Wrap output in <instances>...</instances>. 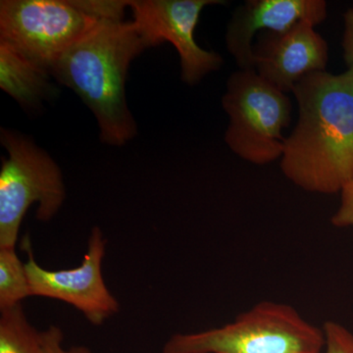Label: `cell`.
<instances>
[{
    "instance_id": "1",
    "label": "cell",
    "mask_w": 353,
    "mask_h": 353,
    "mask_svg": "<svg viewBox=\"0 0 353 353\" xmlns=\"http://www.w3.org/2000/svg\"><path fill=\"white\" fill-rule=\"evenodd\" d=\"M292 94L299 120L285 138L283 174L305 192H341L353 181V69L310 74Z\"/></svg>"
},
{
    "instance_id": "2",
    "label": "cell",
    "mask_w": 353,
    "mask_h": 353,
    "mask_svg": "<svg viewBox=\"0 0 353 353\" xmlns=\"http://www.w3.org/2000/svg\"><path fill=\"white\" fill-rule=\"evenodd\" d=\"M148 48L132 21L105 20L51 67V76L94 114L105 145H126L138 134L127 103L126 80L132 60Z\"/></svg>"
},
{
    "instance_id": "3",
    "label": "cell",
    "mask_w": 353,
    "mask_h": 353,
    "mask_svg": "<svg viewBox=\"0 0 353 353\" xmlns=\"http://www.w3.org/2000/svg\"><path fill=\"white\" fill-rule=\"evenodd\" d=\"M127 8L129 0H2L0 41L50 72L73 44Z\"/></svg>"
},
{
    "instance_id": "4",
    "label": "cell",
    "mask_w": 353,
    "mask_h": 353,
    "mask_svg": "<svg viewBox=\"0 0 353 353\" xmlns=\"http://www.w3.org/2000/svg\"><path fill=\"white\" fill-rule=\"evenodd\" d=\"M323 350V328L306 321L289 304L265 301L219 328L174 334L162 353H322Z\"/></svg>"
},
{
    "instance_id": "5",
    "label": "cell",
    "mask_w": 353,
    "mask_h": 353,
    "mask_svg": "<svg viewBox=\"0 0 353 353\" xmlns=\"http://www.w3.org/2000/svg\"><path fill=\"white\" fill-rule=\"evenodd\" d=\"M8 152L0 169V248H15L28 209L38 202L37 218L48 222L66 199L63 176L57 162L31 138L1 129Z\"/></svg>"
},
{
    "instance_id": "6",
    "label": "cell",
    "mask_w": 353,
    "mask_h": 353,
    "mask_svg": "<svg viewBox=\"0 0 353 353\" xmlns=\"http://www.w3.org/2000/svg\"><path fill=\"white\" fill-rule=\"evenodd\" d=\"M222 106L229 116L225 141L234 154L259 166L281 159L285 143L283 132L292 121L287 94L254 69H240L228 79Z\"/></svg>"
},
{
    "instance_id": "7",
    "label": "cell",
    "mask_w": 353,
    "mask_h": 353,
    "mask_svg": "<svg viewBox=\"0 0 353 353\" xmlns=\"http://www.w3.org/2000/svg\"><path fill=\"white\" fill-rule=\"evenodd\" d=\"M224 3L223 0H129V8L148 48L165 41L173 44L180 57L181 78L194 85L222 66L219 53L197 44L194 30L206 6Z\"/></svg>"
},
{
    "instance_id": "8",
    "label": "cell",
    "mask_w": 353,
    "mask_h": 353,
    "mask_svg": "<svg viewBox=\"0 0 353 353\" xmlns=\"http://www.w3.org/2000/svg\"><path fill=\"white\" fill-rule=\"evenodd\" d=\"M23 243L29 255L25 269L32 296L48 297L71 304L95 326H99L119 311L117 299L109 292L102 277L106 241L101 228H92L82 264L68 270L48 271L41 268L32 256L28 234Z\"/></svg>"
},
{
    "instance_id": "9",
    "label": "cell",
    "mask_w": 353,
    "mask_h": 353,
    "mask_svg": "<svg viewBox=\"0 0 353 353\" xmlns=\"http://www.w3.org/2000/svg\"><path fill=\"white\" fill-rule=\"evenodd\" d=\"M328 61V43L308 21L285 32H260L253 43V69L285 94L304 77L326 71Z\"/></svg>"
},
{
    "instance_id": "10",
    "label": "cell",
    "mask_w": 353,
    "mask_h": 353,
    "mask_svg": "<svg viewBox=\"0 0 353 353\" xmlns=\"http://www.w3.org/2000/svg\"><path fill=\"white\" fill-rule=\"evenodd\" d=\"M327 16L324 0H246L227 26V50L240 69H253V39L260 32L288 31L303 21L317 26Z\"/></svg>"
},
{
    "instance_id": "11",
    "label": "cell",
    "mask_w": 353,
    "mask_h": 353,
    "mask_svg": "<svg viewBox=\"0 0 353 353\" xmlns=\"http://www.w3.org/2000/svg\"><path fill=\"white\" fill-rule=\"evenodd\" d=\"M50 72L0 41V88L26 110H37L58 95Z\"/></svg>"
},
{
    "instance_id": "12",
    "label": "cell",
    "mask_w": 353,
    "mask_h": 353,
    "mask_svg": "<svg viewBox=\"0 0 353 353\" xmlns=\"http://www.w3.org/2000/svg\"><path fill=\"white\" fill-rule=\"evenodd\" d=\"M0 313V353H43L41 332L30 324L22 304Z\"/></svg>"
},
{
    "instance_id": "13",
    "label": "cell",
    "mask_w": 353,
    "mask_h": 353,
    "mask_svg": "<svg viewBox=\"0 0 353 353\" xmlns=\"http://www.w3.org/2000/svg\"><path fill=\"white\" fill-rule=\"evenodd\" d=\"M32 296L25 264L15 248H0V311L20 304Z\"/></svg>"
},
{
    "instance_id": "14",
    "label": "cell",
    "mask_w": 353,
    "mask_h": 353,
    "mask_svg": "<svg viewBox=\"0 0 353 353\" xmlns=\"http://www.w3.org/2000/svg\"><path fill=\"white\" fill-rule=\"evenodd\" d=\"M325 353H353V334L343 325L327 321L323 325Z\"/></svg>"
},
{
    "instance_id": "15",
    "label": "cell",
    "mask_w": 353,
    "mask_h": 353,
    "mask_svg": "<svg viewBox=\"0 0 353 353\" xmlns=\"http://www.w3.org/2000/svg\"><path fill=\"white\" fill-rule=\"evenodd\" d=\"M63 333L59 327L50 326L44 332H41V347L43 353H92L88 347H74L64 350Z\"/></svg>"
},
{
    "instance_id": "16",
    "label": "cell",
    "mask_w": 353,
    "mask_h": 353,
    "mask_svg": "<svg viewBox=\"0 0 353 353\" xmlns=\"http://www.w3.org/2000/svg\"><path fill=\"white\" fill-rule=\"evenodd\" d=\"M341 194L340 208L332 217V224L338 228L353 227V181Z\"/></svg>"
},
{
    "instance_id": "17",
    "label": "cell",
    "mask_w": 353,
    "mask_h": 353,
    "mask_svg": "<svg viewBox=\"0 0 353 353\" xmlns=\"http://www.w3.org/2000/svg\"><path fill=\"white\" fill-rule=\"evenodd\" d=\"M345 31L343 36V58L347 69H353V8L348 9L343 16Z\"/></svg>"
}]
</instances>
